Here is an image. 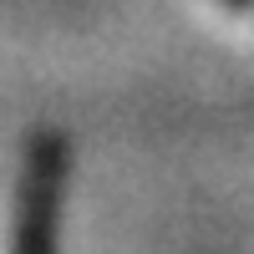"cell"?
<instances>
[{"mask_svg":"<svg viewBox=\"0 0 254 254\" xmlns=\"http://www.w3.org/2000/svg\"><path fill=\"white\" fill-rule=\"evenodd\" d=\"M66 137L36 132L20 168V214H15V254H56L61 239V193H66Z\"/></svg>","mask_w":254,"mask_h":254,"instance_id":"obj_1","label":"cell"}]
</instances>
